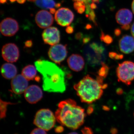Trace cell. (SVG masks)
<instances>
[{"mask_svg":"<svg viewBox=\"0 0 134 134\" xmlns=\"http://www.w3.org/2000/svg\"><path fill=\"white\" fill-rule=\"evenodd\" d=\"M2 55L4 60L8 62H16L19 57V48L14 43H8L3 47Z\"/></svg>","mask_w":134,"mask_h":134,"instance_id":"7","label":"cell"},{"mask_svg":"<svg viewBox=\"0 0 134 134\" xmlns=\"http://www.w3.org/2000/svg\"><path fill=\"white\" fill-rule=\"evenodd\" d=\"M109 56L111 59L115 60L121 59L123 58L122 54H119L114 52L109 53Z\"/></svg>","mask_w":134,"mask_h":134,"instance_id":"24","label":"cell"},{"mask_svg":"<svg viewBox=\"0 0 134 134\" xmlns=\"http://www.w3.org/2000/svg\"><path fill=\"white\" fill-rule=\"evenodd\" d=\"M37 70L43 77V88L44 91L62 93L66 90L64 71L54 63L39 59L34 63Z\"/></svg>","mask_w":134,"mask_h":134,"instance_id":"1","label":"cell"},{"mask_svg":"<svg viewBox=\"0 0 134 134\" xmlns=\"http://www.w3.org/2000/svg\"><path fill=\"white\" fill-rule=\"evenodd\" d=\"M132 11H133V12L134 14V0L133 1V2H132Z\"/></svg>","mask_w":134,"mask_h":134,"instance_id":"39","label":"cell"},{"mask_svg":"<svg viewBox=\"0 0 134 134\" xmlns=\"http://www.w3.org/2000/svg\"><path fill=\"white\" fill-rule=\"evenodd\" d=\"M7 0H1V3H5L7 2Z\"/></svg>","mask_w":134,"mask_h":134,"instance_id":"40","label":"cell"},{"mask_svg":"<svg viewBox=\"0 0 134 134\" xmlns=\"http://www.w3.org/2000/svg\"><path fill=\"white\" fill-rule=\"evenodd\" d=\"M43 97L42 90L37 85H30L24 92L25 98L30 104H36L41 100Z\"/></svg>","mask_w":134,"mask_h":134,"instance_id":"11","label":"cell"},{"mask_svg":"<svg viewBox=\"0 0 134 134\" xmlns=\"http://www.w3.org/2000/svg\"><path fill=\"white\" fill-rule=\"evenodd\" d=\"M55 113L56 120L62 126L75 130L84 122L85 110L71 99L60 102Z\"/></svg>","mask_w":134,"mask_h":134,"instance_id":"2","label":"cell"},{"mask_svg":"<svg viewBox=\"0 0 134 134\" xmlns=\"http://www.w3.org/2000/svg\"><path fill=\"white\" fill-rule=\"evenodd\" d=\"M118 80L127 85H130L134 80V63L126 61L120 63L116 70Z\"/></svg>","mask_w":134,"mask_h":134,"instance_id":"5","label":"cell"},{"mask_svg":"<svg viewBox=\"0 0 134 134\" xmlns=\"http://www.w3.org/2000/svg\"><path fill=\"white\" fill-rule=\"evenodd\" d=\"M28 1L30 2H36V0H28Z\"/></svg>","mask_w":134,"mask_h":134,"instance_id":"44","label":"cell"},{"mask_svg":"<svg viewBox=\"0 0 134 134\" xmlns=\"http://www.w3.org/2000/svg\"><path fill=\"white\" fill-rule=\"evenodd\" d=\"M60 6H61L60 3H58L56 4V5H55V7H56V8H59V7H60Z\"/></svg>","mask_w":134,"mask_h":134,"instance_id":"41","label":"cell"},{"mask_svg":"<svg viewBox=\"0 0 134 134\" xmlns=\"http://www.w3.org/2000/svg\"><path fill=\"white\" fill-rule=\"evenodd\" d=\"M15 103H11L10 102H6L1 100V118L3 119L6 116L7 108L8 106L9 105L15 104Z\"/></svg>","mask_w":134,"mask_h":134,"instance_id":"20","label":"cell"},{"mask_svg":"<svg viewBox=\"0 0 134 134\" xmlns=\"http://www.w3.org/2000/svg\"><path fill=\"white\" fill-rule=\"evenodd\" d=\"M55 132L56 133H60L63 132L64 130V128L62 126H58L55 129Z\"/></svg>","mask_w":134,"mask_h":134,"instance_id":"29","label":"cell"},{"mask_svg":"<svg viewBox=\"0 0 134 134\" xmlns=\"http://www.w3.org/2000/svg\"><path fill=\"white\" fill-rule=\"evenodd\" d=\"M93 108L92 106L90 105L89 107L87 109V113L88 114H90L92 113L93 111Z\"/></svg>","mask_w":134,"mask_h":134,"instance_id":"30","label":"cell"},{"mask_svg":"<svg viewBox=\"0 0 134 134\" xmlns=\"http://www.w3.org/2000/svg\"><path fill=\"white\" fill-rule=\"evenodd\" d=\"M26 0H17V2L20 4H23L26 1Z\"/></svg>","mask_w":134,"mask_h":134,"instance_id":"37","label":"cell"},{"mask_svg":"<svg viewBox=\"0 0 134 134\" xmlns=\"http://www.w3.org/2000/svg\"><path fill=\"white\" fill-rule=\"evenodd\" d=\"M56 12V10H55V9L53 8L50 9V12H51V13H52V14H55Z\"/></svg>","mask_w":134,"mask_h":134,"instance_id":"38","label":"cell"},{"mask_svg":"<svg viewBox=\"0 0 134 134\" xmlns=\"http://www.w3.org/2000/svg\"><path fill=\"white\" fill-rule=\"evenodd\" d=\"M74 1H79L83 2L85 5L91 4L92 3H98L99 0H73Z\"/></svg>","mask_w":134,"mask_h":134,"instance_id":"25","label":"cell"},{"mask_svg":"<svg viewBox=\"0 0 134 134\" xmlns=\"http://www.w3.org/2000/svg\"><path fill=\"white\" fill-rule=\"evenodd\" d=\"M35 3L39 7L46 9L53 8L56 5L54 0H36Z\"/></svg>","mask_w":134,"mask_h":134,"instance_id":"19","label":"cell"},{"mask_svg":"<svg viewBox=\"0 0 134 134\" xmlns=\"http://www.w3.org/2000/svg\"><path fill=\"white\" fill-rule=\"evenodd\" d=\"M55 115L48 109H41L36 113L34 124L39 128L48 131L54 127L56 121Z\"/></svg>","mask_w":134,"mask_h":134,"instance_id":"4","label":"cell"},{"mask_svg":"<svg viewBox=\"0 0 134 134\" xmlns=\"http://www.w3.org/2000/svg\"><path fill=\"white\" fill-rule=\"evenodd\" d=\"M131 32L132 36L134 38V22L131 27Z\"/></svg>","mask_w":134,"mask_h":134,"instance_id":"34","label":"cell"},{"mask_svg":"<svg viewBox=\"0 0 134 134\" xmlns=\"http://www.w3.org/2000/svg\"><path fill=\"white\" fill-rule=\"evenodd\" d=\"M121 33V31L119 29H116V30H115V32H114V33H115V36H120Z\"/></svg>","mask_w":134,"mask_h":134,"instance_id":"32","label":"cell"},{"mask_svg":"<svg viewBox=\"0 0 134 134\" xmlns=\"http://www.w3.org/2000/svg\"><path fill=\"white\" fill-rule=\"evenodd\" d=\"M30 134H47V133L45 130L38 128L34 129Z\"/></svg>","mask_w":134,"mask_h":134,"instance_id":"26","label":"cell"},{"mask_svg":"<svg viewBox=\"0 0 134 134\" xmlns=\"http://www.w3.org/2000/svg\"><path fill=\"white\" fill-rule=\"evenodd\" d=\"M122 93V90L121 89H119L117 90V93L119 95H121Z\"/></svg>","mask_w":134,"mask_h":134,"instance_id":"36","label":"cell"},{"mask_svg":"<svg viewBox=\"0 0 134 134\" xmlns=\"http://www.w3.org/2000/svg\"><path fill=\"white\" fill-rule=\"evenodd\" d=\"M102 67L98 70L99 76L102 77L103 78H105L108 75L109 68L104 62L101 63Z\"/></svg>","mask_w":134,"mask_h":134,"instance_id":"22","label":"cell"},{"mask_svg":"<svg viewBox=\"0 0 134 134\" xmlns=\"http://www.w3.org/2000/svg\"><path fill=\"white\" fill-rule=\"evenodd\" d=\"M82 36V34L80 33H78L76 35V37L77 39H79L81 38Z\"/></svg>","mask_w":134,"mask_h":134,"instance_id":"35","label":"cell"},{"mask_svg":"<svg viewBox=\"0 0 134 134\" xmlns=\"http://www.w3.org/2000/svg\"><path fill=\"white\" fill-rule=\"evenodd\" d=\"M120 50L125 54H130L134 51V38L132 36L126 35L119 42Z\"/></svg>","mask_w":134,"mask_h":134,"instance_id":"16","label":"cell"},{"mask_svg":"<svg viewBox=\"0 0 134 134\" xmlns=\"http://www.w3.org/2000/svg\"><path fill=\"white\" fill-rule=\"evenodd\" d=\"M18 23L15 19L8 18L2 20L0 25V30L4 36L11 37L14 36L19 30Z\"/></svg>","mask_w":134,"mask_h":134,"instance_id":"9","label":"cell"},{"mask_svg":"<svg viewBox=\"0 0 134 134\" xmlns=\"http://www.w3.org/2000/svg\"><path fill=\"white\" fill-rule=\"evenodd\" d=\"M1 73L5 79H12L16 76L17 70L15 66L12 63H4L1 68Z\"/></svg>","mask_w":134,"mask_h":134,"instance_id":"17","label":"cell"},{"mask_svg":"<svg viewBox=\"0 0 134 134\" xmlns=\"http://www.w3.org/2000/svg\"><path fill=\"white\" fill-rule=\"evenodd\" d=\"M74 8L79 14H82L85 11L86 6L83 2H75L74 4Z\"/></svg>","mask_w":134,"mask_h":134,"instance_id":"21","label":"cell"},{"mask_svg":"<svg viewBox=\"0 0 134 134\" xmlns=\"http://www.w3.org/2000/svg\"><path fill=\"white\" fill-rule=\"evenodd\" d=\"M68 134H79L77 133H76V132H71V133H69Z\"/></svg>","mask_w":134,"mask_h":134,"instance_id":"42","label":"cell"},{"mask_svg":"<svg viewBox=\"0 0 134 134\" xmlns=\"http://www.w3.org/2000/svg\"><path fill=\"white\" fill-rule=\"evenodd\" d=\"M81 132L83 134H93L91 129L88 127H85L82 130Z\"/></svg>","mask_w":134,"mask_h":134,"instance_id":"27","label":"cell"},{"mask_svg":"<svg viewBox=\"0 0 134 134\" xmlns=\"http://www.w3.org/2000/svg\"><path fill=\"white\" fill-rule=\"evenodd\" d=\"M100 38L101 41L108 44H110L113 41V39L111 36L108 35H105L103 32L101 33Z\"/></svg>","mask_w":134,"mask_h":134,"instance_id":"23","label":"cell"},{"mask_svg":"<svg viewBox=\"0 0 134 134\" xmlns=\"http://www.w3.org/2000/svg\"><path fill=\"white\" fill-rule=\"evenodd\" d=\"M90 38L88 37H86L85 38L83 39V43L84 44L88 43V41H90Z\"/></svg>","mask_w":134,"mask_h":134,"instance_id":"33","label":"cell"},{"mask_svg":"<svg viewBox=\"0 0 134 134\" xmlns=\"http://www.w3.org/2000/svg\"><path fill=\"white\" fill-rule=\"evenodd\" d=\"M66 32L67 33L70 34L74 32V28L71 26H68L66 29Z\"/></svg>","mask_w":134,"mask_h":134,"instance_id":"28","label":"cell"},{"mask_svg":"<svg viewBox=\"0 0 134 134\" xmlns=\"http://www.w3.org/2000/svg\"><path fill=\"white\" fill-rule=\"evenodd\" d=\"M74 18L73 12L68 8H62L58 10L55 14L57 23L62 26H69Z\"/></svg>","mask_w":134,"mask_h":134,"instance_id":"8","label":"cell"},{"mask_svg":"<svg viewBox=\"0 0 134 134\" xmlns=\"http://www.w3.org/2000/svg\"><path fill=\"white\" fill-rule=\"evenodd\" d=\"M37 69L32 65H29L24 68L22 71V75L28 81L35 80L37 77Z\"/></svg>","mask_w":134,"mask_h":134,"instance_id":"18","label":"cell"},{"mask_svg":"<svg viewBox=\"0 0 134 134\" xmlns=\"http://www.w3.org/2000/svg\"><path fill=\"white\" fill-rule=\"evenodd\" d=\"M10 1V2H15V1H17V0H9Z\"/></svg>","mask_w":134,"mask_h":134,"instance_id":"43","label":"cell"},{"mask_svg":"<svg viewBox=\"0 0 134 134\" xmlns=\"http://www.w3.org/2000/svg\"><path fill=\"white\" fill-rule=\"evenodd\" d=\"M68 65L70 69L75 72H79L83 69L85 61L81 55L79 54H73L68 58Z\"/></svg>","mask_w":134,"mask_h":134,"instance_id":"15","label":"cell"},{"mask_svg":"<svg viewBox=\"0 0 134 134\" xmlns=\"http://www.w3.org/2000/svg\"><path fill=\"white\" fill-rule=\"evenodd\" d=\"M44 43L50 45L58 44L60 39V32L57 28L50 27L46 29L42 34Z\"/></svg>","mask_w":134,"mask_h":134,"instance_id":"10","label":"cell"},{"mask_svg":"<svg viewBox=\"0 0 134 134\" xmlns=\"http://www.w3.org/2000/svg\"><path fill=\"white\" fill-rule=\"evenodd\" d=\"M28 80L22 75H18L12 79L11 82L12 91L16 94L25 92L28 87Z\"/></svg>","mask_w":134,"mask_h":134,"instance_id":"14","label":"cell"},{"mask_svg":"<svg viewBox=\"0 0 134 134\" xmlns=\"http://www.w3.org/2000/svg\"><path fill=\"white\" fill-rule=\"evenodd\" d=\"M68 54L67 45L56 44L52 46L48 50V55L50 59L60 64L65 60Z\"/></svg>","mask_w":134,"mask_h":134,"instance_id":"6","label":"cell"},{"mask_svg":"<svg viewBox=\"0 0 134 134\" xmlns=\"http://www.w3.org/2000/svg\"><path fill=\"white\" fill-rule=\"evenodd\" d=\"M25 44L27 47H31L32 46V41L31 40H28V41H26Z\"/></svg>","mask_w":134,"mask_h":134,"instance_id":"31","label":"cell"},{"mask_svg":"<svg viewBox=\"0 0 134 134\" xmlns=\"http://www.w3.org/2000/svg\"><path fill=\"white\" fill-rule=\"evenodd\" d=\"M107 87V84H102L89 75L83 77L74 86L81 102L88 104L99 99L103 95V90Z\"/></svg>","mask_w":134,"mask_h":134,"instance_id":"3","label":"cell"},{"mask_svg":"<svg viewBox=\"0 0 134 134\" xmlns=\"http://www.w3.org/2000/svg\"><path fill=\"white\" fill-rule=\"evenodd\" d=\"M35 20L39 27L41 29H47L53 24L54 18L50 12L43 10L36 14Z\"/></svg>","mask_w":134,"mask_h":134,"instance_id":"13","label":"cell"},{"mask_svg":"<svg viewBox=\"0 0 134 134\" xmlns=\"http://www.w3.org/2000/svg\"><path fill=\"white\" fill-rule=\"evenodd\" d=\"M132 12L127 9H122L119 10L115 15V19L119 24L122 25V29L124 30H129L130 24L133 19Z\"/></svg>","mask_w":134,"mask_h":134,"instance_id":"12","label":"cell"}]
</instances>
